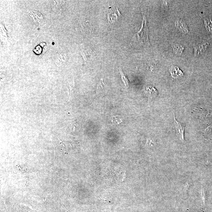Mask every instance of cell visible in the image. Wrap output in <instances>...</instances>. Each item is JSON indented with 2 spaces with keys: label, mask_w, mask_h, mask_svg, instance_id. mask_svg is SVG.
<instances>
[{
  "label": "cell",
  "mask_w": 212,
  "mask_h": 212,
  "mask_svg": "<svg viewBox=\"0 0 212 212\" xmlns=\"http://www.w3.org/2000/svg\"><path fill=\"white\" fill-rule=\"evenodd\" d=\"M171 77L173 78L177 79L183 76L184 74L180 68L177 66L172 65L169 69Z\"/></svg>",
  "instance_id": "7"
},
{
  "label": "cell",
  "mask_w": 212,
  "mask_h": 212,
  "mask_svg": "<svg viewBox=\"0 0 212 212\" xmlns=\"http://www.w3.org/2000/svg\"><path fill=\"white\" fill-rule=\"evenodd\" d=\"M208 42L203 41L200 43L194 44L193 45L194 56L197 57L204 54L209 46Z\"/></svg>",
  "instance_id": "3"
},
{
  "label": "cell",
  "mask_w": 212,
  "mask_h": 212,
  "mask_svg": "<svg viewBox=\"0 0 212 212\" xmlns=\"http://www.w3.org/2000/svg\"><path fill=\"white\" fill-rule=\"evenodd\" d=\"M120 72L121 78H122L123 82H124L126 88H129V82L128 80V79L127 78V77L124 76V74L122 72V70H121L120 69H119Z\"/></svg>",
  "instance_id": "13"
},
{
  "label": "cell",
  "mask_w": 212,
  "mask_h": 212,
  "mask_svg": "<svg viewBox=\"0 0 212 212\" xmlns=\"http://www.w3.org/2000/svg\"><path fill=\"white\" fill-rule=\"evenodd\" d=\"M172 48L174 54L176 56H180L182 55L184 50V47L182 45L174 43L172 45Z\"/></svg>",
  "instance_id": "8"
},
{
  "label": "cell",
  "mask_w": 212,
  "mask_h": 212,
  "mask_svg": "<svg viewBox=\"0 0 212 212\" xmlns=\"http://www.w3.org/2000/svg\"><path fill=\"white\" fill-rule=\"evenodd\" d=\"M99 87H98L97 90H99V92L102 91L103 90H103L104 89L106 88V85H105V84H104L103 81L102 82V81H101L100 82V84H99Z\"/></svg>",
  "instance_id": "14"
},
{
  "label": "cell",
  "mask_w": 212,
  "mask_h": 212,
  "mask_svg": "<svg viewBox=\"0 0 212 212\" xmlns=\"http://www.w3.org/2000/svg\"><path fill=\"white\" fill-rule=\"evenodd\" d=\"M121 18V15L119 9L115 7L110 8L108 11L107 19L110 24L118 22Z\"/></svg>",
  "instance_id": "2"
},
{
  "label": "cell",
  "mask_w": 212,
  "mask_h": 212,
  "mask_svg": "<svg viewBox=\"0 0 212 212\" xmlns=\"http://www.w3.org/2000/svg\"><path fill=\"white\" fill-rule=\"evenodd\" d=\"M174 26L177 29L184 35H186L189 32L188 25L183 18H180L175 20Z\"/></svg>",
  "instance_id": "5"
},
{
  "label": "cell",
  "mask_w": 212,
  "mask_h": 212,
  "mask_svg": "<svg viewBox=\"0 0 212 212\" xmlns=\"http://www.w3.org/2000/svg\"><path fill=\"white\" fill-rule=\"evenodd\" d=\"M54 3V10L56 12H59L63 9V1H53Z\"/></svg>",
  "instance_id": "12"
},
{
  "label": "cell",
  "mask_w": 212,
  "mask_h": 212,
  "mask_svg": "<svg viewBox=\"0 0 212 212\" xmlns=\"http://www.w3.org/2000/svg\"><path fill=\"white\" fill-rule=\"evenodd\" d=\"M201 17L203 21L206 30L212 38V21L210 17L205 14H201Z\"/></svg>",
  "instance_id": "6"
},
{
  "label": "cell",
  "mask_w": 212,
  "mask_h": 212,
  "mask_svg": "<svg viewBox=\"0 0 212 212\" xmlns=\"http://www.w3.org/2000/svg\"><path fill=\"white\" fill-rule=\"evenodd\" d=\"M29 15L35 22L40 23L42 20H43V17L41 14L34 11H32L29 12Z\"/></svg>",
  "instance_id": "10"
},
{
  "label": "cell",
  "mask_w": 212,
  "mask_h": 212,
  "mask_svg": "<svg viewBox=\"0 0 212 212\" xmlns=\"http://www.w3.org/2000/svg\"><path fill=\"white\" fill-rule=\"evenodd\" d=\"M145 92L146 96L150 98L156 96L157 94V90L151 86L146 87L145 89Z\"/></svg>",
  "instance_id": "9"
},
{
  "label": "cell",
  "mask_w": 212,
  "mask_h": 212,
  "mask_svg": "<svg viewBox=\"0 0 212 212\" xmlns=\"http://www.w3.org/2000/svg\"><path fill=\"white\" fill-rule=\"evenodd\" d=\"M169 2H170V1H162V6L164 8H168L169 5Z\"/></svg>",
  "instance_id": "15"
},
{
  "label": "cell",
  "mask_w": 212,
  "mask_h": 212,
  "mask_svg": "<svg viewBox=\"0 0 212 212\" xmlns=\"http://www.w3.org/2000/svg\"><path fill=\"white\" fill-rule=\"evenodd\" d=\"M143 15V22L142 26L140 30L135 35L133 39L136 38L137 41L141 45H150L148 35V18L147 11H143L142 12Z\"/></svg>",
  "instance_id": "1"
},
{
  "label": "cell",
  "mask_w": 212,
  "mask_h": 212,
  "mask_svg": "<svg viewBox=\"0 0 212 212\" xmlns=\"http://www.w3.org/2000/svg\"><path fill=\"white\" fill-rule=\"evenodd\" d=\"M204 136L208 139H212V124L208 126L204 132Z\"/></svg>",
  "instance_id": "11"
},
{
  "label": "cell",
  "mask_w": 212,
  "mask_h": 212,
  "mask_svg": "<svg viewBox=\"0 0 212 212\" xmlns=\"http://www.w3.org/2000/svg\"><path fill=\"white\" fill-rule=\"evenodd\" d=\"M174 127L176 131V133L179 139L182 141H184V134L185 125L179 121H177L176 119L175 114L174 113Z\"/></svg>",
  "instance_id": "4"
}]
</instances>
